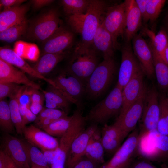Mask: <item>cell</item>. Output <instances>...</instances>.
Segmentation results:
<instances>
[{
  "mask_svg": "<svg viewBox=\"0 0 168 168\" xmlns=\"http://www.w3.org/2000/svg\"><path fill=\"white\" fill-rule=\"evenodd\" d=\"M108 7L104 1L91 0L85 13L68 16V21L72 30L81 36L78 44L87 47L92 46L94 36Z\"/></svg>",
  "mask_w": 168,
  "mask_h": 168,
  "instance_id": "6da1fadb",
  "label": "cell"
},
{
  "mask_svg": "<svg viewBox=\"0 0 168 168\" xmlns=\"http://www.w3.org/2000/svg\"><path fill=\"white\" fill-rule=\"evenodd\" d=\"M98 52L93 47L78 44L72 54L67 70L79 78L86 86V82L100 63Z\"/></svg>",
  "mask_w": 168,
  "mask_h": 168,
  "instance_id": "7a4b0ae2",
  "label": "cell"
},
{
  "mask_svg": "<svg viewBox=\"0 0 168 168\" xmlns=\"http://www.w3.org/2000/svg\"><path fill=\"white\" fill-rule=\"evenodd\" d=\"M122 91L116 85L106 97L91 109L86 117V121L105 125L110 119L119 115L122 106Z\"/></svg>",
  "mask_w": 168,
  "mask_h": 168,
  "instance_id": "3957f363",
  "label": "cell"
},
{
  "mask_svg": "<svg viewBox=\"0 0 168 168\" xmlns=\"http://www.w3.org/2000/svg\"><path fill=\"white\" fill-rule=\"evenodd\" d=\"M116 70L114 58L103 59L88 79L85 94L90 99L99 97L106 90L112 81Z\"/></svg>",
  "mask_w": 168,
  "mask_h": 168,
  "instance_id": "277c9868",
  "label": "cell"
},
{
  "mask_svg": "<svg viewBox=\"0 0 168 168\" xmlns=\"http://www.w3.org/2000/svg\"><path fill=\"white\" fill-rule=\"evenodd\" d=\"M52 86L59 91L72 103L75 104L81 110L82 99L85 94V85L79 78L67 70L51 79Z\"/></svg>",
  "mask_w": 168,
  "mask_h": 168,
  "instance_id": "5b68a950",
  "label": "cell"
},
{
  "mask_svg": "<svg viewBox=\"0 0 168 168\" xmlns=\"http://www.w3.org/2000/svg\"><path fill=\"white\" fill-rule=\"evenodd\" d=\"M131 0L108 7L102 24L111 35L115 50L118 49V38L124 33L128 10Z\"/></svg>",
  "mask_w": 168,
  "mask_h": 168,
  "instance_id": "8992f818",
  "label": "cell"
},
{
  "mask_svg": "<svg viewBox=\"0 0 168 168\" xmlns=\"http://www.w3.org/2000/svg\"><path fill=\"white\" fill-rule=\"evenodd\" d=\"M75 119L68 130L61 137L55 158L50 168H65L71 144L75 138L85 129L86 120L81 110H76Z\"/></svg>",
  "mask_w": 168,
  "mask_h": 168,
  "instance_id": "52a82bcc",
  "label": "cell"
},
{
  "mask_svg": "<svg viewBox=\"0 0 168 168\" xmlns=\"http://www.w3.org/2000/svg\"><path fill=\"white\" fill-rule=\"evenodd\" d=\"M58 12L51 9L42 14L27 28L28 36L33 40L44 42L60 26Z\"/></svg>",
  "mask_w": 168,
  "mask_h": 168,
  "instance_id": "ba28073f",
  "label": "cell"
},
{
  "mask_svg": "<svg viewBox=\"0 0 168 168\" xmlns=\"http://www.w3.org/2000/svg\"><path fill=\"white\" fill-rule=\"evenodd\" d=\"M160 114L159 94L153 86L147 88L140 119V134L156 130Z\"/></svg>",
  "mask_w": 168,
  "mask_h": 168,
  "instance_id": "9c48e42d",
  "label": "cell"
},
{
  "mask_svg": "<svg viewBox=\"0 0 168 168\" xmlns=\"http://www.w3.org/2000/svg\"><path fill=\"white\" fill-rule=\"evenodd\" d=\"M121 58L116 85L123 90L134 76L142 70L134 54L130 42L126 43L122 47Z\"/></svg>",
  "mask_w": 168,
  "mask_h": 168,
  "instance_id": "30bf717a",
  "label": "cell"
},
{
  "mask_svg": "<svg viewBox=\"0 0 168 168\" xmlns=\"http://www.w3.org/2000/svg\"><path fill=\"white\" fill-rule=\"evenodd\" d=\"M132 49L144 75L152 78L155 73L152 54L150 45L140 34L132 40Z\"/></svg>",
  "mask_w": 168,
  "mask_h": 168,
  "instance_id": "8fae6325",
  "label": "cell"
},
{
  "mask_svg": "<svg viewBox=\"0 0 168 168\" xmlns=\"http://www.w3.org/2000/svg\"><path fill=\"white\" fill-rule=\"evenodd\" d=\"M147 88L146 86L142 94L128 109L121 118H117L114 123L127 135L135 128L142 116Z\"/></svg>",
  "mask_w": 168,
  "mask_h": 168,
  "instance_id": "7c38bea8",
  "label": "cell"
},
{
  "mask_svg": "<svg viewBox=\"0 0 168 168\" xmlns=\"http://www.w3.org/2000/svg\"><path fill=\"white\" fill-rule=\"evenodd\" d=\"M144 75L142 71L138 72L123 88L122 91V106L117 118L122 117L129 107L142 94L146 86L143 82Z\"/></svg>",
  "mask_w": 168,
  "mask_h": 168,
  "instance_id": "4fadbf2b",
  "label": "cell"
},
{
  "mask_svg": "<svg viewBox=\"0 0 168 168\" xmlns=\"http://www.w3.org/2000/svg\"><path fill=\"white\" fill-rule=\"evenodd\" d=\"M98 128L97 124H92L75 138L68 155L66 164L67 168H73L76 163L84 156L90 139Z\"/></svg>",
  "mask_w": 168,
  "mask_h": 168,
  "instance_id": "5bb4252c",
  "label": "cell"
},
{
  "mask_svg": "<svg viewBox=\"0 0 168 168\" xmlns=\"http://www.w3.org/2000/svg\"><path fill=\"white\" fill-rule=\"evenodd\" d=\"M74 39L73 33L63 27L59 28L44 42V54H57L64 51L72 45Z\"/></svg>",
  "mask_w": 168,
  "mask_h": 168,
  "instance_id": "9a60e30c",
  "label": "cell"
},
{
  "mask_svg": "<svg viewBox=\"0 0 168 168\" xmlns=\"http://www.w3.org/2000/svg\"><path fill=\"white\" fill-rule=\"evenodd\" d=\"M139 137V132L136 128L132 131L112 158L99 168L116 166L132 158L133 155L138 149Z\"/></svg>",
  "mask_w": 168,
  "mask_h": 168,
  "instance_id": "2e32d148",
  "label": "cell"
},
{
  "mask_svg": "<svg viewBox=\"0 0 168 168\" xmlns=\"http://www.w3.org/2000/svg\"><path fill=\"white\" fill-rule=\"evenodd\" d=\"M2 142V150L17 168H30L20 139L7 134Z\"/></svg>",
  "mask_w": 168,
  "mask_h": 168,
  "instance_id": "e0dca14e",
  "label": "cell"
},
{
  "mask_svg": "<svg viewBox=\"0 0 168 168\" xmlns=\"http://www.w3.org/2000/svg\"><path fill=\"white\" fill-rule=\"evenodd\" d=\"M23 134L26 140L41 150H54L59 146L56 138L33 125L26 126Z\"/></svg>",
  "mask_w": 168,
  "mask_h": 168,
  "instance_id": "ac0fdd59",
  "label": "cell"
},
{
  "mask_svg": "<svg viewBox=\"0 0 168 168\" xmlns=\"http://www.w3.org/2000/svg\"><path fill=\"white\" fill-rule=\"evenodd\" d=\"M13 83L41 90L40 86L29 79L25 72L0 58V83Z\"/></svg>",
  "mask_w": 168,
  "mask_h": 168,
  "instance_id": "d6986e66",
  "label": "cell"
},
{
  "mask_svg": "<svg viewBox=\"0 0 168 168\" xmlns=\"http://www.w3.org/2000/svg\"><path fill=\"white\" fill-rule=\"evenodd\" d=\"M127 135L118 126L104 125L101 133V141L105 151L108 153H115Z\"/></svg>",
  "mask_w": 168,
  "mask_h": 168,
  "instance_id": "ffe728a7",
  "label": "cell"
},
{
  "mask_svg": "<svg viewBox=\"0 0 168 168\" xmlns=\"http://www.w3.org/2000/svg\"><path fill=\"white\" fill-rule=\"evenodd\" d=\"M0 58L7 62L16 66L21 71L32 77L42 79L53 86V82L51 79L45 77L37 72L30 66L23 58L17 55L14 51L7 48L0 47Z\"/></svg>",
  "mask_w": 168,
  "mask_h": 168,
  "instance_id": "44dd1931",
  "label": "cell"
},
{
  "mask_svg": "<svg viewBox=\"0 0 168 168\" xmlns=\"http://www.w3.org/2000/svg\"><path fill=\"white\" fill-rule=\"evenodd\" d=\"M92 46L97 51L102 53L103 59L114 58L115 50L112 37L102 22L94 36Z\"/></svg>",
  "mask_w": 168,
  "mask_h": 168,
  "instance_id": "7402d4cb",
  "label": "cell"
},
{
  "mask_svg": "<svg viewBox=\"0 0 168 168\" xmlns=\"http://www.w3.org/2000/svg\"><path fill=\"white\" fill-rule=\"evenodd\" d=\"M142 17L135 0H131L126 17L124 34L126 43L130 42L141 26Z\"/></svg>",
  "mask_w": 168,
  "mask_h": 168,
  "instance_id": "603a6c76",
  "label": "cell"
},
{
  "mask_svg": "<svg viewBox=\"0 0 168 168\" xmlns=\"http://www.w3.org/2000/svg\"><path fill=\"white\" fill-rule=\"evenodd\" d=\"M28 10L26 5L4 9L0 13V32L23 20Z\"/></svg>",
  "mask_w": 168,
  "mask_h": 168,
  "instance_id": "cb8c5ba5",
  "label": "cell"
},
{
  "mask_svg": "<svg viewBox=\"0 0 168 168\" xmlns=\"http://www.w3.org/2000/svg\"><path fill=\"white\" fill-rule=\"evenodd\" d=\"M44 96L46 108L62 110L67 114L71 103L57 89L50 85L46 90H41Z\"/></svg>",
  "mask_w": 168,
  "mask_h": 168,
  "instance_id": "d4e9b609",
  "label": "cell"
},
{
  "mask_svg": "<svg viewBox=\"0 0 168 168\" xmlns=\"http://www.w3.org/2000/svg\"><path fill=\"white\" fill-rule=\"evenodd\" d=\"M105 151L101 141V133L98 128L90 139L84 156L100 164L104 162Z\"/></svg>",
  "mask_w": 168,
  "mask_h": 168,
  "instance_id": "484cf974",
  "label": "cell"
},
{
  "mask_svg": "<svg viewBox=\"0 0 168 168\" xmlns=\"http://www.w3.org/2000/svg\"><path fill=\"white\" fill-rule=\"evenodd\" d=\"M66 56L65 52L44 54L33 67L38 73L44 76L50 72Z\"/></svg>",
  "mask_w": 168,
  "mask_h": 168,
  "instance_id": "4316f807",
  "label": "cell"
},
{
  "mask_svg": "<svg viewBox=\"0 0 168 168\" xmlns=\"http://www.w3.org/2000/svg\"><path fill=\"white\" fill-rule=\"evenodd\" d=\"M150 46L152 52L155 73L158 84L162 91L165 92L168 90V65Z\"/></svg>",
  "mask_w": 168,
  "mask_h": 168,
  "instance_id": "83f0119b",
  "label": "cell"
},
{
  "mask_svg": "<svg viewBox=\"0 0 168 168\" xmlns=\"http://www.w3.org/2000/svg\"><path fill=\"white\" fill-rule=\"evenodd\" d=\"M76 116L75 110L71 116H67L54 121L43 130L53 137H61L69 128Z\"/></svg>",
  "mask_w": 168,
  "mask_h": 168,
  "instance_id": "f1b7e54d",
  "label": "cell"
},
{
  "mask_svg": "<svg viewBox=\"0 0 168 168\" xmlns=\"http://www.w3.org/2000/svg\"><path fill=\"white\" fill-rule=\"evenodd\" d=\"M27 159L30 165L49 167L42 151L26 140L20 139Z\"/></svg>",
  "mask_w": 168,
  "mask_h": 168,
  "instance_id": "f546056e",
  "label": "cell"
},
{
  "mask_svg": "<svg viewBox=\"0 0 168 168\" xmlns=\"http://www.w3.org/2000/svg\"><path fill=\"white\" fill-rule=\"evenodd\" d=\"M28 21L26 18L20 22L0 32V40L8 43L17 40L27 31Z\"/></svg>",
  "mask_w": 168,
  "mask_h": 168,
  "instance_id": "4dcf8cb0",
  "label": "cell"
},
{
  "mask_svg": "<svg viewBox=\"0 0 168 168\" xmlns=\"http://www.w3.org/2000/svg\"><path fill=\"white\" fill-rule=\"evenodd\" d=\"M144 29V31L151 39L150 45L163 59L164 51L168 45V35L165 30H161L155 35L148 28Z\"/></svg>",
  "mask_w": 168,
  "mask_h": 168,
  "instance_id": "1f68e13d",
  "label": "cell"
},
{
  "mask_svg": "<svg viewBox=\"0 0 168 168\" xmlns=\"http://www.w3.org/2000/svg\"><path fill=\"white\" fill-rule=\"evenodd\" d=\"M13 50L22 58L33 61L38 59L40 54L39 49L36 44L22 41L16 42Z\"/></svg>",
  "mask_w": 168,
  "mask_h": 168,
  "instance_id": "d6a6232c",
  "label": "cell"
},
{
  "mask_svg": "<svg viewBox=\"0 0 168 168\" xmlns=\"http://www.w3.org/2000/svg\"><path fill=\"white\" fill-rule=\"evenodd\" d=\"M20 89L18 92L9 97L8 104L12 120L16 132L18 134L22 135L23 134L24 128L26 126L23 124L19 109L18 96Z\"/></svg>",
  "mask_w": 168,
  "mask_h": 168,
  "instance_id": "836d02e7",
  "label": "cell"
},
{
  "mask_svg": "<svg viewBox=\"0 0 168 168\" xmlns=\"http://www.w3.org/2000/svg\"><path fill=\"white\" fill-rule=\"evenodd\" d=\"M91 0H63L61 1L65 12L68 16L86 13Z\"/></svg>",
  "mask_w": 168,
  "mask_h": 168,
  "instance_id": "e575fe53",
  "label": "cell"
},
{
  "mask_svg": "<svg viewBox=\"0 0 168 168\" xmlns=\"http://www.w3.org/2000/svg\"><path fill=\"white\" fill-rule=\"evenodd\" d=\"M0 126L1 129L7 133L14 132L15 127L12 120L9 104L4 100L0 101Z\"/></svg>",
  "mask_w": 168,
  "mask_h": 168,
  "instance_id": "d590c367",
  "label": "cell"
},
{
  "mask_svg": "<svg viewBox=\"0 0 168 168\" xmlns=\"http://www.w3.org/2000/svg\"><path fill=\"white\" fill-rule=\"evenodd\" d=\"M165 0H150L147 5L146 22H151L156 20L165 4Z\"/></svg>",
  "mask_w": 168,
  "mask_h": 168,
  "instance_id": "8d00e7d4",
  "label": "cell"
},
{
  "mask_svg": "<svg viewBox=\"0 0 168 168\" xmlns=\"http://www.w3.org/2000/svg\"><path fill=\"white\" fill-rule=\"evenodd\" d=\"M65 112L58 109L43 108L37 116L35 122H36L43 119L48 118L56 120L67 116Z\"/></svg>",
  "mask_w": 168,
  "mask_h": 168,
  "instance_id": "74e56055",
  "label": "cell"
},
{
  "mask_svg": "<svg viewBox=\"0 0 168 168\" xmlns=\"http://www.w3.org/2000/svg\"><path fill=\"white\" fill-rule=\"evenodd\" d=\"M21 86L13 83H0V100L18 92Z\"/></svg>",
  "mask_w": 168,
  "mask_h": 168,
  "instance_id": "f35d334b",
  "label": "cell"
},
{
  "mask_svg": "<svg viewBox=\"0 0 168 168\" xmlns=\"http://www.w3.org/2000/svg\"><path fill=\"white\" fill-rule=\"evenodd\" d=\"M159 103L160 114L158 122L168 126V97L159 95Z\"/></svg>",
  "mask_w": 168,
  "mask_h": 168,
  "instance_id": "ab89813d",
  "label": "cell"
},
{
  "mask_svg": "<svg viewBox=\"0 0 168 168\" xmlns=\"http://www.w3.org/2000/svg\"><path fill=\"white\" fill-rule=\"evenodd\" d=\"M33 88L23 85L21 86L18 96L19 104L30 109Z\"/></svg>",
  "mask_w": 168,
  "mask_h": 168,
  "instance_id": "60d3db41",
  "label": "cell"
},
{
  "mask_svg": "<svg viewBox=\"0 0 168 168\" xmlns=\"http://www.w3.org/2000/svg\"><path fill=\"white\" fill-rule=\"evenodd\" d=\"M19 109L23 125L35 121L37 116L33 114L30 109L19 104Z\"/></svg>",
  "mask_w": 168,
  "mask_h": 168,
  "instance_id": "b9f144b4",
  "label": "cell"
},
{
  "mask_svg": "<svg viewBox=\"0 0 168 168\" xmlns=\"http://www.w3.org/2000/svg\"><path fill=\"white\" fill-rule=\"evenodd\" d=\"M98 162L85 156L75 164L73 168H99Z\"/></svg>",
  "mask_w": 168,
  "mask_h": 168,
  "instance_id": "7bdbcfd3",
  "label": "cell"
},
{
  "mask_svg": "<svg viewBox=\"0 0 168 168\" xmlns=\"http://www.w3.org/2000/svg\"><path fill=\"white\" fill-rule=\"evenodd\" d=\"M150 0H135V2L141 13L142 20L146 22V10L147 5Z\"/></svg>",
  "mask_w": 168,
  "mask_h": 168,
  "instance_id": "ee69618b",
  "label": "cell"
},
{
  "mask_svg": "<svg viewBox=\"0 0 168 168\" xmlns=\"http://www.w3.org/2000/svg\"><path fill=\"white\" fill-rule=\"evenodd\" d=\"M26 1L24 0H1L0 1V7L4 9L14 6L20 5Z\"/></svg>",
  "mask_w": 168,
  "mask_h": 168,
  "instance_id": "f6af8a7d",
  "label": "cell"
},
{
  "mask_svg": "<svg viewBox=\"0 0 168 168\" xmlns=\"http://www.w3.org/2000/svg\"><path fill=\"white\" fill-rule=\"evenodd\" d=\"M129 168H157L146 160H138L132 162Z\"/></svg>",
  "mask_w": 168,
  "mask_h": 168,
  "instance_id": "bcb514c9",
  "label": "cell"
},
{
  "mask_svg": "<svg viewBox=\"0 0 168 168\" xmlns=\"http://www.w3.org/2000/svg\"><path fill=\"white\" fill-rule=\"evenodd\" d=\"M57 148L54 150H41L49 166L52 164L55 158L57 153Z\"/></svg>",
  "mask_w": 168,
  "mask_h": 168,
  "instance_id": "7dc6e473",
  "label": "cell"
},
{
  "mask_svg": "<svg viewBox=\"0 0 168 168\" xmlns=\"http://www.w3.org/2000/svg\"><path fill=\"white\" fill-rule=\"evenodd\" d=\"M45 99L44 96L42 94L39 90L33 88L31 96V101L33 103H43Z\"/></svg>",
  "mask_w": 168,
  "mask_h": 168,
  "instance_id": "c3c4849f",
  "label": "cell"
},
{
  "mask_svg": "<svg viewBox=\"0 0 168 168\" xmlns=\"http://www.w3.org/2000/svg\"><path fill=\"white\" fill-rule=\"evenodd\" d=\"M43 103L31 102L30 106V109L33 114L36 115L39 114L43 109Z\"/></svg>",
  "mask_w": 168,
  "mask_h": 168,
  "instance_id": "681fc988",
  "label": "cell"
},
{
  "mask_svg": "<svg viewBox=\"0 0 168 168\" xmlns=\"http://www.w3.org/2000/svg\"><path fill=\"white\" fill-rule=\"evenodd\" d=\"M54 1L52 0H34L31 2L34 7L36 8H41L51 3Z\"/></svg>",
  "mask_w": 168,
  "mask_h": 168,
  "instance_id": "f907efd6",
  "label": "cell"
},
{
  "mask_svg": "<svg viewBox=\"0 0 168 168\" xmlns=\"http://www.w3.org/2000/svg\"><path fill=\"white\" fill-rule=\"evenodd\" d=\"M0 168H7V156L2 149L0 151Z\"/></svg>",
  "mask_w": 168,
  "mask_h": 168,
  "instance_id": "816d5d0a",
  "label": "cell"
},
{
  "mask_svg": "<svg viewBox=\"0 0 168 168\" xmlns=\"http://www.w3.org/2000/svg\"><path fill=\"white\" fill-rule=\"evenodd\" d=\"M132 162L133 159L131 158L118 166H109L103 168H129Z\"/></svg>",
  "mask_w": 168,
  "mask_h": 168,
  "instance_id": "f5cc1de1",
  "label": "cell"
},
{
  "mask_svg": "<svg viewBox=\"0 0 168 168\" xmlns=\"http://www.w3.org/2000/svg\"><path fill=\"white\" fill-rule=\"evenodd\" d=\"M6 155L7 156V168H17L8 155L7 154Z\"/></svg>",
  "mask_w": 168,
  "mask_h": 168,
  "instance_id": "db71d44e",
  "label": "cell"
},
{
  "mask_svg": "<svg viewBox=\"0 0 168 168\" xmlns=\"http://www.w3.org/2000/svg\"><path fill=\"white\" fill-rule=\"evenodd\" d=\"M163 59L168 65V45L164 51Z\"/></svg>",
  "mask_w": 168,
  "mask_h": 168,
  "instance_id": "11a10c76",
  "label": "cell"
},
{
  "mask_svg": "<svg viewBox=\"0 0 168 168\" xmlns=\"http://www.w3.org/2000/svg\"><path fill=\"white\" fill-rule=\"evenodd\" d=\"M30 168H50L49 167H47L43 166H38L33 164H32L30 166Z\"/></svg>",
  "mask_w": 168,
  "mask_h": 168,
  "instance_id": "9f6ffc18",
  "label": "cell"
},
{
  "mask_svg": "<svg viewBox=\"0 0 168 168\" xmlns=\"http://www.w3.org/2000/svg\"><path fill=\"white\" fill-rule=\"evenodd\" d=\"M166 29L165 30L168 35V15L167 17V19L166 22Z\"/></svg>",
  "mask_w": 168,
  "mask_h": 168,
  "instance_id": "6f0895ef",
  "label": "cell"
},
{
  "mask_svg": "<svg viewBox=\"0 0 168 168\" xmlns=\"http://www.w3.org/2000/svg\"><path fill=\"white\" fill-rule=\"evenodd\" d=\"M162 168H168V166L166 164H163L161 166Z\"/></svg>",
  "mask_w": 168,
  "mask_h": 168,
  "instance_id": "680465c9",
  "label": "cell"
}]
</instances>
